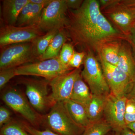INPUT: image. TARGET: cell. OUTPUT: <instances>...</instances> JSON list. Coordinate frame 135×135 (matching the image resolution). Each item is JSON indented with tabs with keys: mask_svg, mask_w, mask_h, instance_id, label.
Returning a JSON list of instances; mask_svg holds the SVG:
<instances>
[{
	"mask_svg": "<svg viewBox=\"0 0 135 135\" xmlns=\"http://www.w3.org/2000/svg\"><path fill=\"white\" fill-rule=\"evenodd\" d=\"M64 29L68 38L81 52L98 55L104 44L127 40L101 12L99 1H83L77 10H69Z\"/></svg>",
	"mask_w": 135,
	"mask_h": 135,
	"instance_id": "6da1fadb",
	"label": "cell"
},
{
	"mask_svg": "<svg viewBox=\"0 0 135 135\" xmlns=\"http://www.w3.org/2000/svg\"><path fill=\"white\" fill-rule=\"evenodd\" d=\"M45 120L50 129L59 135H82L85 129L73 120L64 101L55 103Z\"/></svg>",
	"mask_w": 135,
	"mask_h": 135,
	"instance_id": "7a4b0ae2",
	"label": "cell"
},
{
	"mask_svg": "<svg viewBox=\"0 0 135 135\" xmlns=\"http://www.w3.org/2000/svg\"><path fill=\"white\" fill-rule=\"evenodd\" d=\"M105 13L116 26L118 30L127 37L135 26V4L134 1H108Z\"/></svg>",
	"mask_w": 135,
	"mask_h": 135,
	"instance_id": "3957f363",
	"label": "cell"
},
{
	"mask_svg": "<svg viewBox=\"0 0 135 135\" xmlns=\"http://www.w3.org/2000/svg\"><path fill=\"white\" fill-rule=\"evenodd\" d=\"M83 60L84 68L81 73L92 95L107 96L111 93L104 75L101 64L92 52L86 53Z\"/></svg>",
	"mask_w": 135,
	"mask_h": 135,
	"instance_id": "277c9868",
	"label": "cell"
},
{
	"mask_svg": "<svg viewBox=\"0 0 135 135\" xmlns=\"http://www.w3.org/2000/svg\"><path fill=\"white\" fill-rule=\"evenodd\" d=\"M73 68L65 65L58 58L38 60L16 68L18 75H33L44 77L50 81L54 78L71 71Z\"/></svg>",
	"mask_w": 135,
	"mask_h": 135,
	"instance_id": "5b68a950",
	"label": "cell"
},
{
	"mask_svg": "<svg viewBox=\"0 0 135 135\" xmlns=\"http://www.w3.org/2000/svg\"><path fill=\"white\" fill-rule=\"evenodd\" d=\"M2 48L0 55L1 70L17 68L38 60L33 52L32 42L15 44Z\"/></svg>",
	"mask_w": 135,
	"mask_h": 135,
	"instance_id": "8992f818",
	"label": "cell"
},
{
	"mask_svg": "<svg viewBox=\"0 0 135 135\" xmlns=\"http://www.w3.org/2000/svg\"><path fill=\"white\" fill-rule=\"evenodd\" d=\"M68 9L65 0H51L42 11L40 29L47 32L64 29L68 21Z\"/></svg>",
	"mask_w": 135,
	"mask_h": 135,
	"instance_id": "52a82bcc",
	"label": "cell"
},
{
	"mask_svg": "<svg viewBox=\"0 0 135 135\" xmlns=\"http://www.w3.org/2000/svg\"><path fill=\"white\" fill-rule=\"evenodd\" d=\"M2 99L8 106L33 126H38L42 119L25 96L16 89L10 88L3 93Z\"/></svg>",
	"mask_w": 135,
	"mask_h": 135,
	"instance_id": "ba28073f",
	"label": "cell"
},
{
	"mask_svg": "<svg viewBox=\"0 0 135 135\" xmlns=\"http://www.w3.org/2000/svg\"><path fill=\"white\" fill-rule=\"evenodd\" d=\"M38 26L18 27L5 25L0 30V46H5L20 43L32 42L43 35Z\"/></svg>",
	"mask_w": 135,
	"mask_h": 135,
	"instance_id": "9c48e42d",
	"label": "cell"
},
{
	"mask_svg": "<svg viewBox=\"0 0 135 135\" xmlns=\"http://www.w3.org/2000/svg\"><path fill=\"white\" fill-rule=\"evenodd\" d=\"M99 59L111 94L118 97H126L132 86L133 81L117 66Z\"/></svg>",
	"mask_w": 135,
	"mask_h": 135,
	"instance_id": "30bf717a",
	"label": "cell"
},
{
	"mask_svg": "<svg viewBox=\"0 0 135 135\" xmlns=\"http://www.w3.org/2000/svg\"><path fill=\"white\" fill-rule=\"evenodd\" d=\"M49 81L28 80L25 81L26 94L33 108L36 112H44L55 103L49 94Z\"/></svg>",
	"mask_w": 135,
	"mask_h": 135,
	"instance_id": "8fae6325",
	"label": "cell"
},
{
	"mask_svg": "<svg viewBox=\"0 0 135 135\" xmlns=\"http://www.w3.org/2000/svg\"><path fill=\"white\" fill-rule=\"evenodd\" d=\"M127 99L126 97H118L111 93L106 97L103 117L116 132L121 133L127 127L125 114Z\"/></svg>",
	"mask_w": 135,
	"mask_h": 135,
	"instance_id": "7c38bea8",
	"label": "cell"
},
{
	"mask_svg": "<svg viewBox=\"0 0 135 135\" xmlns=\"http://www.w3.org/2000/svg\"><path fill=\"white\" fill-rule=\"evenodd\" d=\"M81 73L80 68H76L49 81L52 90L51 97L55 103L70 99L74 83Z\"/></svg>",
	"mask_w": 135,
	"mask_h": 135,
	"instance_id": "4fadbf2b",
	"label": "cell"
},
{
	"mask_svg": "<svg viewBox=\"0 0 135 135\" xmlns=\"http://www.w3.org/2000/svg\"><path fill=\"white\" fill-rule=\"evenodd\" d=\"M44 7V6L34 4L29 2L20 11L16 26H38Z\"/></svg>",
	"mask_w": 135,
	"mask_h": 135,
	"instance_id": "5bb4252c",
	"label": "cell"
},
{
	"mask_svg": "<svg viewBox=\"0 0 135 135\" xmlns=\"http://www.w3.org/2000/svg\"><path fill=\"white\" fill-rule=\"evenodd\" d=\"M2 16L6 25L16 26L20 11L29 0L3 1Z\"/></svg>",
	"mask_w": 135,
	"mask_h": 135,
	"instance_id": "9a60e30c",
	"label": "cell"
},
{
	"mask_svg": "<svg viewBox=\"0 0 135 135\" xmlns=\"http://www.w3.org/2000/svg\"><path fill=\"white\" fill-rule=\"evenodd\" d=\"M124 41H122L121 45L117 66L126 73L134 82L135 80V60L130 48Z\"/></svg>",
	"mask_w": 135,
	"mask_h": 135,
	"instance_id": "2e32d148",
	"label": "cell"
},
{
	"mask_svg": "<svg viewBox=\"0 0 135 135\" xmlns=\"http://www.w3.org/2000/svg\"><path fill=\"white\" fill-rule=\"evenodd\" d=\"M64 102L70 116L78 125L85 129L91 123L83 105L71 99Z\"/></svg>",
	"mask_w": 135,
	"mask_h": 135,
	"instance_id": "e0dca14e",
	"label": "cell"
},
{
	"mask_svg": "<svg viewBox=\"0 0 135 135\" xmlns=\"http://www.w3.org/2000/svg\"><path fill=\"white\" fill-rule=\"evenodd\" d=\"M92 95L88 86L80 75L76 79L70 99L82 105L86 108L92 98Z\"/></svg>",
	"mask_w": 135,
	"mask_h": 135,
	"instance_id": "ac0fdd59",
	"label": "cell"
},
{
	"mask_svg": "<svg viewBox=\"0 0 135 135\" xmlns=\"http://www.w3.org/2000/svg\"><path fill=\"white\" fill-rule=\"evenodd\" d=\"M122 41H114L104 44L99 49L98 55L99 58L111 65L117 66L119 62L120 50Z\"/></svg>",
	"mask_w": 135,
	"mask_h": 135,
	"instance_id": "d6986e66",
	"label": "cell"
},
{
	"mask_svg": "<svg viewBox=\"0 0 135 135\" xmlns=\"http://www.w3.org/2000/svg\"><path fill=\"white\" fill-rule=\"evenodd\" d=\"M68 38L64 29H60L51 42L47 50L43 55L38 59L41 61L58 58L63 45L65 43Z\"/></svg>",
	"mask_w": 135,
	"mask_h": 135,
	"instance_id": "ffe728a7",
	"label": "cell"
},
{
	"mask_svg": "<svg viewBox=\"0 0 135 135\" xmlns=\"http://www.w3.org/2000/svg\"><path fill=\"white\" fill-rule=\"evenodd\" d=\"M106 96L92 95V98L86 110L90 123L102 120Z\"/></svg>",
	"mask_w": 135,
	"mask_h": 135,
	"instance_id": "44dd1931",
	"label": "cell"
},
{
	"mask_svg": "<svg viewBox=\"0 0 135 135\" xmlns=\"http://www.w3.org/2000/svg\"><path fill=\"white\" fill-rule=\"evenodd\" d=\"M59 31L53 30L47 32L46 34L39 36L32 42L33 52L37 59L45 53Z\"/></svg>",
	"mask_w": 135,
	"mask_h": 135,
	"instance_id": "7402d4cb",
	"label": "cell"
},
{
	"mask_svg": "<svg viewBox=\"0 0 135 135\" xmlns=\"http://www.w3.org/2000/svg\"><path fill=\"white\" fill-rule=\"evenodd\" d=\"M113 129L112 126L104 120L90 123L85 128L82 135H107Z\"/></svg>",
	"mask_w": 135,
	"mask_h": 135,
	"instance_id": "603a6c76",
	"label": "cell"
},
{
	"mask_svg": "<svg viewBox=\"0 0 135 135\" xmlns=\"http://www.w3.org/2000/svg\"><path fill=\"white\" fill-rule=\"evenodd\" d=\"M1 135H31L22 124L11 122L1 128Z\"/></svg>",
	"mask_w": 135,
	"mask_h": 135,
	"instance_id": "cb8c5ba5",
	"label": "cell"
},
{
	"mask_svg": "<svg viewBox=\"0 0 135 135\" xmlns=\"http://www.w3.org/2000/svg\"><path fill=\"white\" fill-rule=\"evenodd\" d=\"M75 51L72 44L65 43L60 51L58 58L60 62L65 65L68 66Z\"/></svg>",
	"mask_w": 135,
	"mask_h": 135,
	"instance_id": "d4e9b609",
	"label": "cell"
},
{
	"mask_svg": "<svg viewBox=\"0 0 135 135\" xmlns=\"http://www.w3.org/2000/svg\"><path fill=\"white\" fill-rule=\"evenodd\" d=\"M125 121L126 126L129 123L135 122V101L133 99L127 98V99Z\"/></svg>",
	"mask_w": 135,
	"mask_h": 135,
	"instance_id": "484cf974",
	"label": "cell"
},
{
	"mask_svg": "<svg viewBox=\"0 0 135 135\" xmlns=\"http://www.w3.org/2000/svg\"><path fill=\"white\" fill-rule=\"evenodd\" d=\"M16 68H8L0 71V89H2L8 82L13 77L16 76Z\"/></svg>",
	"mask_w": 135,
	"mask_h": 135,
	"instance_id": "4316f807",
	"label": "cell"
},
{
	"mask_svg": "<svg viewBox=\"0 0 135 135\" xmlns=\"http://www.w3.org/2000/svg\"><path fill=\"white\" fill-rule=\"evenodd\" d=\"M86 54L85 52L83 51H74L73 55L68 64V66L72 68H80V66L83 64Z\"/></svg>",
	"mask_w": 135,
	"mask_h": 135,
	"instance_id": "83f0119b",
	"label": "cell"
},
{
	"mask_svg": "<svg viewBox=\"0 0 135 135\" xmlns=\"http://www.w3.org/2000/svg\"><path fill=\"white\" fill-rule=\"evenodd\" d=\"M22 124L26 130L31 135H59L48 128L44 130H40L27 123H23Z\"/></svg>",
	"mask_w": 135,
	"mask_h": 135,
	"instance_id": "f1b7e54d",
	"label": "cell"
},
{
	"mask_svg": "<svg viewBox=\"0 0 135 135\" xmlns=\"http://www.w3.org/2000/svg\"><path fill=\"white\" fill-rule=\"evenodd\" d=\"M11 122L10 112L3 106L0 107V127L1 128Z\"/></svg>",
	"mask_w": 135,
	"mask_h": 135,
	"instance_id": "f546056e",
	"label": "cell"
},
{
	"mask_svg": "<svg viewBox=\"0 0 135 135\" xmlns=\"http://www.w3.org/2000/svg\"><path fill=\"white\" fill-rule=\"evenodd\" d=\"M68 8L71 10L79 9L82 5V0H65Z\"/></svg>",
	"mask_w": 135,
	"mask_h": 135,
	"instance_id": "4dcf8cb0",
	"label": "cell"
},
{
	"mask_svg": "<svg viewBox=\"0 0 135 135\" xmlns=\"http://www.w3.org/2000/svg\"><path fill=\"white\" fill-rule=\"evenodd\" d=\"M127 41L130 44L133 50V55L135 60V28L131 30L130 33L128 35Z\"/></svg>",
	"mask_w": 135,
	"mask_h": 135,
	"instance_id": "1f68e13d",
	"label": "cell"
},
{
	"mask_svg": "<svg viewBox=\"0 0 135 135\" xmlns=\"http://www.w3.org/2000/svg\"><path fill=\"white\" fill-rule=\"evenodd\" d=\"M51 1V0H29L30 2L34 4L42 5L46 7L49 4Z\"/></svg>",
	"mask_w": 135,
	"mask_h": 135,
	"instance_id": "d6a6232c",
	"label": "cell"
},
{
	"mask_svg": "<svg viewBox=\"0 0 135 135\" xmlns=\"http://www.w3.org/2000/svg\"><path fill=\"white\" fill-rule=\"evenodd\" d=\"M126 97L127 98L133 99L135 101V80L133 82L131 88Z\"/></svg>",
	"mask_w": 135,
	"mask_h": 135,
	"instance_id": "836d02e7",
	"label": "cell"
},
{
	"mask_svg": "<svg viewBox=\"0 0 135 135\" xmlns=\"http://www.w3.org/2000/svg\"><path fill=\"white\" fill-rule=\"evenodd\" d=\"M121 135H135V133L128 128L126 127L121 132Z\"/></svg>",
	"mask_w": 135,
	"mask_h": 135,
	"instance_id": "e575fe53",
	"label": "cell"
},
{
	"mask_svg": "<svg viewBox=\"0 0 135 135\" xmlns=\"http://www.w3.org/2000/svg\"><path fill=\"white\" fill-rule=\"evenodd\" d=\"M126 127L135 133V122L128 124Z\"/></svg>",
	"mask_w": 135,
	"mask_h": 135,
	"instance_id": "d590c367",
	"label": "cell"
},
{
	"mask_svg": "<svg viewBox=\"0 0 135 135\" xmlns=\"http://www.w3.org/2000/svg\"><path fill=\"white\" fill-rule=\"evenodd\" d=\"M107 135H114L112 134H107Z\"/></svg>",
	"mask_w": 135,
	"mask_h": 135,
	"instance_id": "8d00e7d4",
	"label": "cell"
},
{
	"mask_svg": "<svg viewBox=\"0 0 135 135\" xmlns=\"http://www.w3.org/2000/svg\"></svg>",
	"mask_w": 135,
	"mask_h": 135,
	"instance_id": "74e56055",
	"label": "cell"
}]
</instances>
